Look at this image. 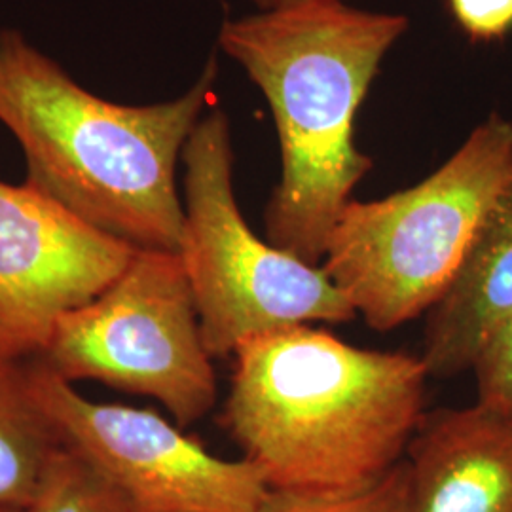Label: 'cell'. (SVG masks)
I'll return each mask as SVG.
<instances>
[{"label":"cell","mask_w":512,"mask_h":512,"mask_svg":"<svg viewBox=\"0 0 512 512\" xmlns=\"http://www.w3.org/2000/svg\"><path fill=\"white\" fill-rule=\"evenodd\" d=\"M220 423L270 492L344 494L397 467L420 425V355L298 325L243 340Z\"/></svg>","instance_id":"cell-1"},{"label":"cell","mask_w":512,"mask_h":512,"mask_svg":"<svg viewBox=\"0 0 512 512\" xmlns=\"http://www.w3.org/2000/svg\"><path fill=\"white\" fill-rule=\"evenodd\" d=\"M33 361L74 384L92 380L156 399L179 427L217 403V374L179 253L137 249L124 272L65 311Z\"/></svg>","instance_id":"cell-6"},{"label":"cell","mask_w":512,"mask_h":512,"mask_svg":"<svg viewBox=\"0 0 512 512\" xmlns=\"http://www.w3.org/2000/svg\"><path fill=\"white\" fill-rule=\"evenodd\" d=\"M412 512H512V416L475 403L425 412L406 450Z\"/></svg>","instance_id":"cell-9"},{"label":"cell","mask_w":512,"mask_h":512,"mask_svg":"<svg viewBox=\"0 0 512 512\" xmlns=\"http://www.w3.org/2000/svg\"><path fill=\"white\" fill-rule=\"evenodd\" d=\"M471 372L476 403L512 416V315L482 349Z\"/></svg>","instance_id":"cell-14"},{"label":"cell","mask_w":512,"mask_h":512,"mask_svg":"<svg viewBox=\"0 0 512 512\" xmlns=\"http://www.w3.org/2000/svg\"><path fill=\"white\" fill-rule=\"evenodd\" d=\"M0 512H29V511H21V509H6V507H0Z\"/></svg>","instance_id":"cell-17"},{"label":"cell","mask_w":512,"mask_h":512,"mask_svg":"<svg viewBox=\"0 0 512 512\" xmlns=\"http://www.w3.org/2000/svg\"><path fill=\"white\" fill-rule=\"evenodd\" d=\"M29 512H133L120 494L84 459L67 448L55 456Z\"/></svg>","instance_id":"cell-12"},{"label":"cell","mask_w":512,"mask_h":512,"mask_svg":"<svg viewBox=\"0 0 512 512\" xmlns=\"http://www.w3.org/2000/svg\"><path fill=\"white\" fill-rule=\"evenodd\" d=\"M251 2L260 8V12H268V10H277V8L293 6V4L304 2V0H251ZM344 2H348V0H344Z\"/></svg>","instance_id":"cell-16"},{"label":"cell","mask_w":512,"mask_h":512,"mask_svg":"<svg viewBox=\"0 0 512 512\" xmlns=\"http://www.w3.org/2000/svg\"><path fill=\"white\" fill-rule=\"evenodd\" d=\"M512 315V167L450 289L425 313L421 363L429 378L471 372L482 349Z\"/></svg>","instance_id":"cell-10"},{"label":"cell","mask_w":512,"mask_h":512,"mask_svg":"<svg viewBox=\"0 0 512 512\" xmlns=\"http://www.w3.org/2000/svg\"><path fill=\"white\" fill-rule=\"evenodd\" d=\"M260 512H412L406 459L380 480L344 494L270 492Z\"/></svg>","instance_id":"cell-13"},{"label":"cell","mask_w":512,"mask_h":512,"mask_svg":"<svg viewBox=\"0 0 512 512\" xmlns=\"http://www.w3.org/2000/svg\"><path fill=\"white\" fill-rule=\"evenodd\" d=\"M459 29L475 42L501 40L512 31V0H448Z\"/></svg>","instance_id":"cell-15"},{"label":"cell","mask_w":512,"mask_h":512,"mask_svg":"<svg viewBox=\"0 0 512 512\" xmlns=\"http://www.w3.org/2000/svg\"><path fill=\"white\" fill-rule=\"evenodd\" d=\"M408 27L403 14L304 0L228 19L220 29V50L274 114L281 177L264 209L266 239L308 264H321L336 222L372 171L355 145V120Z\"/></svg>","instance_id":"cell-3"},{"label":"cell","mask_w":512,"mask_h":512,"mask_svg":"<svg viewBox=\"0 0 512 512\" xmlns=\"http://www.w3.org/2000/svg\"><path fill=\"white\" fill-rule=\"evenodd\" d=\"M217 78L213 55L183 95L120 105L82 88L16 29L0 31V122L23 150L25 183L133 249H181L177 165Z\"/></svg>","instance_id":"cell-2"},{"label":"cell","mask_w":512,"mask_h":512,"mask_svg":"<svg viewBox=\"0 0 512 512\" xmlns=\"http://www.w3.org/2000/svg\"><path fill=\"white\" fill-rule=\"evenodd\" d=\"M31 361L38 403L63 448L124 495L133 512H260L270 488L247 459H222L154 410L93 403Z\"/></svg>","instance_id":"cell-7"},{"label":"cell","mask_w":512,"mask_h":512,"mask_svg":"<svg viewBox=\"0 0 512 512\" xmlns=\"http://www.w3.org/2000/svg\"><path fill=\"white\" fill-rule=\"evenodd\" d=\"M135 251L31 184L0 181V353L33 359L55 321L101 293Z\"/></svg>","instance_id":"cell-8"},{"label":"cell","mask_w":512,"mask_h":512,"mask_svg":"<svg viewBox=\"0 0 512 512\" xmlns=\"http://www.w3.org/2000/svg\"><path fill=\"white\" fill-rule=\"evenodd\" d=\"M183 260L203 342L213 359L251 336L357 319L321 266L260 239L239 209L234 143L226 112L203 114L183 152Z\"/></svg>","instance_id":"cell-5"},{"label":"cell","mask_w":512,"mask_h":512,"mask_svg":"<svg viewBox=\"0 0 512 512\" xmlns=\"http://www.w3.org/2000/svg\"><path fill=\"white\" fill-rule=\"evenodd\" d=\"M511 167L512 122L494 112L421 183L349 203L319 266L370 329L403 327L450 289Z\"/></svg>","instance_id":"cell-4"},{"label":"cell","mask_w":512,"mask_h":512,"mask_svg":"<svg viewBox=\"0 0 512 512\" xmlns=\"http://www.w3.org/2000/svg\"><path fill=\"white\" fill-rule=\"evenodd\" d=\"M61 450L38 403L31 361L0 353V507L29 511Z\"/></svg>","instance_id":"cell-11"}]
</instances>
